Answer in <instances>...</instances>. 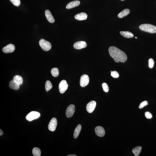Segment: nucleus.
I'll return each mask as SVG.
<instances>
[{"mask_svg": "<svg viewBox=\"0 0 156 156\" xmlns=\"http://www.w3.org/2000/svg\"><path fill=\"white\" fill-rule=\"evenodd\" d=\"M130 12V10L128 9H125L118 14V16L120 18H122L127 16Z\"/></svg>", "mask_w": 156, "mask_h": 156, "instance_id": "obj_18", "label": "nucleus"}, {"mask_svg": "<svg viewBox=\"0 0 156 156\" xmlns=\"http://www.w3.org/2000/svg\"><path fill=\"white\" fill-rule=\"evenodd\" d=\"M75 107L73 104H71L68 106L66 109V115L68 118L71 117L75 113Z\"/></svg>", "mask_w": 156, "mask_h": 156, "instance_id": "obj_7", "label": "nucleus"}, {"mask_svg": "<svg viewBox=\"0 0 156 156\" xmlns=\"http://www.w3.org/2000/svg\"><path fill=\"white\" fill-rule=\"evenodd\" d=\"M67 156H77V155H75V154H70V155H68Z\"/></svg>", "mask_w": 156, "mask_h": 156, "instance_id": "obj_32", "label": "nucleus"}, {"mask_svg": "<svg viewBox=\"0 0 156 156\" xmlns=\"http://www.w3.org/2000/svg\"><path fill=\"white\" fill-rule=\"evenodd\" d=\"M32 154L34 156H41V151L38 147L34 148L33 149Z\"/></svg>", "mask_w": 156, "mask_h": 156, "instance_id": "obj_22", "label": "nucleus"}, {"mask_svg": "<svg viewBox=\"0 0 156 156\" xmlns=\"http://www.w3.org/2000/svg\"><path fill=\"white\" fill-rule=\"evenodd\" d=\"M3 131L0 129V135L2 136L3 135Z\"/></svg>", "mask_w": 156, "mask_h": 156, "instance_id": "obj_31", "label": "nucleus"}, {"mask_svg": "<svg viewBox=\"0 0 156 156\" xmlns=\"http://www.w3.org/2000/svg\"><path fill=\"white\" fill-rule=\"evenodd\" d=\"M45 14L48 21L49 22L53 23L55 22V20L51 12L49 10H47L45 11Z\"/></svg>", "mask_w": 156, "mask_h": 156, "instance_id": "obj_13", "label": "nucleus"}, {"mask_svg": "<svg viewBox=\"0 0 156 156\" xmlns=\"http://www.w3.org/2000/svg\"><path fill=\"white\" fill-rule=\"evenodd\" d=\"M89 82V78L88 75L86 74L83 75L80 78V84L81 86L85 87L87 86Z\"/></svg>", "mask_w": 156, "mask_h": 156, "instance_id": "obj_6", "label": "nucleus"}, {"mask_svg": "<svg viewBox=\"0 0 156 156\" xmlns=\"http://www.w3.org/2000/svg\"><path fill=\"white\" fill-rule=\"evenodd\" d=\"M51 75L54 77H57L59 74V70L57 68H52L51 70Z\"/></svg>", "mask_w": 156, "mask_h": 156, "instance_id": "obj_23", "label": "nucleus"}, {"mask_svg": "<svg viewBox=\"0 0 156 156\" xmlns=\"http://www.w3.org/2000/svg\"><path fill=\"white\" fill-rule=\"evenodd\" d=\"M87 16H88L86 13L85 12H81L76 15L75 16V18L76 20L82 21L87 19Z\"/></svg>", "mask_w": 156, "mask_h": 156, "instance_id": "obj_14", "label": "nucleus"}, {"mask_svg": "<svg viewBox=\"0 0 156 156\" xmlns=\"http://www.w3.org/2000/svg\"><path fill=\"white\" fill-rule=\"evenodd\" d=\"M120 33L123 36L126 38H131L134 36L132 33L129 31H121Z\"/></svg>", "mask_w": 156, "mask_h": 156, "instance_id": "obj_17", "label": "nucleus"}, {"mask_svg": "<svg viewBox=\"0 0 156 156\" xmlns=\"http://www.w3.org/2000/svg\"><path fill=\"white\" fill-rule=\"evenodd\" d=\"M96 105V101H92L87 104L86 109L87 111L89 113H91L94 110Z\"/></svg>", "mask_w": 156, "mask_h": 156, "instance_id": "obj_9", "label": "nucleus"}, {"mask_svg": "<svg viewBox=\"0 0 156 156\" xmlns=\"http://www.w3.org/2000/svg\"><path fill=\"white\" fill-rule=\"evenodd\" d=\"M52 85L50 81L47 80L45 84V88L46 91L48 92L52 88Z\"/></svg>", "mask_w": 156, "mask_h": 156, "instance_id": "obj_24", "label": "nucleus"}, {"mask_svg": "<svg viewBox=\"0 0 156 156\" xmlns=\"http://www.w3.org/2000/svg\"><path fill=\"white\" fill-rule=\"evenodd\" d=\"M121 0V1H124V0Z\"/></svg>", "mask_w": 156, "mask_h": 156, "instance_id": "obj_34", "label": "nucleus"}, {"mask_svg": "<svg viewBox=\"0 0 156 156\" xmlns=\"http://www.w3.org/2000/svg\"><path fill=\"white\" fill-rule=\"evenodd\" d=\"M20 85L13 80L9 82V87L11 88L14 90H18L20 88Z\"/></svg>", "mask_w": 156, "mask_h": 156, "instance_id": "obj_16", "label": "nucleus"}, {"mask_svg": "<svg viewBox=\"0 0 156 156\" xmlns=\"http://www.w3.org/2000/svg\"><path fill=\"white\" fill-rule=\"evenodd\" d=\"M95 131L96 135L98 136L102 137L105 135V130L101 126H97L95 128Z\"/></svg>", "mask_w": 156, "mask_h": 156, "instance_id": "obj_11", "label": "nucleus"}, {"mask_svg": "<svg viewBox=\"0 0 156 156\" xmlns=\"http://www.w3.org/2000/svg\"><path fill=\"white\" fill-rule=\"evenodd\" d=\"M39 44L43 50L45 51L49 50L51 48V43L43 39L40 40L39 41Z\"/></svg>", "mask_w": 156, "mask_h": 156, "instance_id": "obj_3", "label": "nucleus"}, {"mask_svg": "<svg viewBox=\"0 0 156 156\" xmlns=\"http://www.w3.org/2000/svg\"><path fill=\"white\" fill-rule=\"evenodd\" d=\"M148 104V103L147 101H143L140 104L139 107L140 109H141L145 107V106H147Z\"/></svg>", "mask_w": 156, "mask_h": 156, "instance_id": "obj_29", "label": "nucleus"}, {"mask_svg": "<svg viewBox=\"0 0 156 156\" xmlns=\"http://www.w3.org/2000/svg\"><path fill=\"white\" fill-rule=\"evenodd\" d=\"M145 116L148 119H151L152 117V114L149 112H146L145 113Z\"/></svg>", "mask_w": 156, "mask_h": 156, "instance_id": "obj_30", "label": "nucleus"}, {"mask_svg": "<svg viewBox=\"0 0 156 156\" xmlns=\"http://www.w3.org/2000/svg\"><path fill=\"white\" fill-rule=\"evenodd\" d=\"M13 80L20 85L22 84L23 79L21 76L19 75H16L14 76Z\"/></svg>", "mask_w": 156, "mask_h": 156, "instance_id": "obj_20", "label": "nucleus"}, {"mask_svg": "<svg viewBox=\"0 0 156 156\" xmlns=\"http://www.w3.org/2000/svg\"><path fill=\"white\" fill-rule=\"evenodd\" d=\"M14 5L16 6H19L20 4V0H10Z\"/></svg>", "mask_w": 156, "mask_h": 156, "instance_id": "obj_28", "label": "nucleus"}, {"mask_svg": "<svg viewBox=\"0 0 156 156\" xmlns=\"http://www.w3.org/2000/svg\"><path fill=\"white\" fill-rule=\"evenodd\" d=\"M40 114L39 112L33 111L30 112L26 117V119L27 120L31 121L39 117Z\"/></svg>", "mask_w": 156, "mask_h": 156, "instance_id": "obj_4", "label": "nucleus"}, {"mask_svg": "<svg viewBox=\"0 0 156 156\" xmlns=\"http://www.w3.org/2000/svg\"><path fill=\"white\" fill-rule=\"evenodd\" d=\"M87 46V43L84 41H79L74 44V48L76 49H80Z\"/></svg>", "mask_w": 156, "mask_h": 156, "instance_id": "obj_12", "label": "nucleus"}, {"mask_svg": "<svg viewBox=\"0 0 156 156\" xmlns=\"http://www.w3.org/2000/svg\"><path fill=\"white\" fill-rule=\"evenodd\" d=\"M111 75L114 78H117L119 77V74L116 71H111Z\"/></svg>", "mask_w": 156, "mask_h": 156, "instance_id": "obj_27", "label": "nucleus"}, {"mask_svg": "<svg viewBox=\"0 0 156 156\" xmlns=\"http://www.w3.org/2000/svg\"><path fill=\"white\" fill-rule=\"evenodd\" d=\"M140 30L145 32L155 33L156 32V27L152 24H142L139 26Z\"/></svg>", "mask_w": 156, "mask_h": 156, "instance_id": "obj_2", "label": "nucleus"}, {"mask_svg": "<svg viewBox=\"0 0 156 156\" xmlns=\"http://www.w3.org/2000/svg\"><path fill=\"white\" fill-rule=\"evenodd\" d=\"M68 85L66 81L65 80H62L59 85V89L60 93L61 94L64 93L68 89Z\"/></svg>", "mask_w": 156, "mask_h": 156, "instance_id": "obj_5", "label": "nucleus"}, {"mask_svg": "<svg viewBox=\"0 0 156 156\" xmlns=\"http://www.w3.org/2000/svg\"><path fill=\"white\" fill-rule=\"evenodd\" d=\"M141 146H137L132 149V152L135 156H138L141 152Z\"/></svg>", "mask_w": 156, "mask_h": 156, "instance_id": "obj_21", "label": "nucleus"}, {"mask_svg": "<svg viewBox=\"0 0 156 156\" xmlns=\"http://www.w3.org/2000/svg\"><path fill=\"white\" fill-rule=\"evenodd\" d=\"M15 47L13 44H10L7 45L2 49V51L5 53H12L15 51Z\"/></svg>", "mask_w": 156, "mask_h": 156, "instance_id": "obj_10", "label": "nucleus"}, {"mask_svg": "<svg viewBox=\"0 0 156 156\" xmlns=\"http://www.w3.org/2000/svg\"><path fill=\"white\" fill-rule=\"evenodd\" d=\"M82 126L80 124L78 125L77 127L75 129L74 132V136L75 138H77L80 133L81 129Z\"/></svg>", "mask_w": 156, "mask_h": 156, "instance_id": "obj_19", "label": "nucleus"}, {"mask_svg": "<svg viewBox=\"0 0 156 156\" xmlns=\"http://www.w3.org/2000/svg\"><path fill=\"white\" fill-rule=\"evenodd\" d=\"M80 4V2L79 1L76 0L72 1L67 5L66 8L67 9L73 8L79 6Z\"/></svg>", "mask_w": 156, "mask_h": 156, "instance_id": "obj_15", "label": "nucleus"}, {"mask_svg": "<svg viewBox=\"0 0 156 156\" xmlns=\"http://www.w3.org/2000/svg\"><path fill=\"white\" fill-rule=\"evenodd\" d=\"M104 91L105 92H107L109 91V88L108 85L106 83H103L102 85Z\"/></svg>", "mask_w": 156, "mask_h": 156, "instance_id": "obj_25", "label": "nucleus"}, {"mask_svg": "<svg viewBox=\"0 0 156 156\" xmlns=\"http://www.w3.org/2000/svg\"><path fill=\"white\" fill-rule=\"evenodd\" d=\"M135 38L137 39V37H135Z\"/></svg>", "mask_w": 156, "mask_h": 156, "instance_id": "obj_33", "label": "nucleus"}, {"mask_svg": "<svg viewBox=\"0 0 156 156\" xmlns=\"http://www.w3.org/2000/svg\"><path fill=\"white\" fill-rule=\"evenodd\" d=\"M154 64V61L152 58L149 59L148 61V66L149 68H152L153 67Z\"/></svg>", "mask_w": 156, "mask_h": 156, "instance_id": "obj_26", "label": "nucleus"}, {"mask_svg": "<svg viewBox=\"0 0 156 156\" xmlns=\"http://www.w3.org/2000/svg\"><path fill=\"white\" fill-rule=\"evenodd\" d=\"M110 55L115 62H125L127 59L126 54L124 52L114 46H111L109 48Z\"/></svg>", "mask_w": 156, "mask_h": 156, "instance_id": "obj_1", "label": "nucleus"}, {"mask_svg": "<svg viewBox=\"0 0 156 156\" xmlns=\"http://www.w3.org/2000/svg\"><path fill=\"white\" fill-rule=\"evenodd\" d=\"M57 125V120L55 118H53L49 122L48 128L51 131L54 132L56 130Z\"/></svg>", "mask_w": 156, "mask_h": 156, "instance_id": "obj_8", "label": "nucleus"}]
</instances>
